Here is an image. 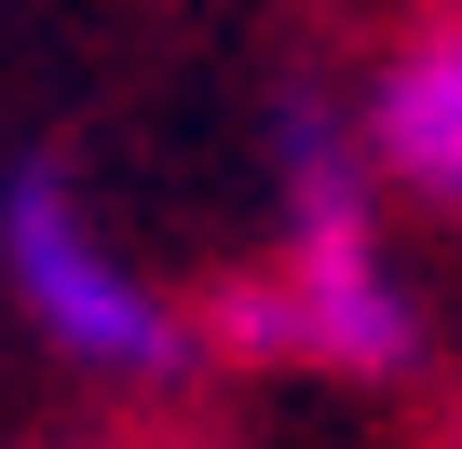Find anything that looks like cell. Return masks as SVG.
<instances>
[{"instance_id": "1", "label": "cell", "mask_w": 462, "mask_h": 449, "mask_svg": "<svg viewBox=\"0 0 462 449\" xmlns=\"http://www.w3.org/2000/svg\"><path fill=\"white\" fill-rule=\"evenodd\" d=\"M273 164H286V259L231 300V354H286V368H340V381H394L421 354V300L381 246L367 204V136L313 96L273 109Z\"/></svg>"}, {"instance_id": "2", "label": "cell", "mask_w": 462, "mask_h": 449, "mask_svg": "<svg viewBox=\"0 0 462 449\" xmlns=\"http://www.w3.org/2000/svg\"><path fill=\"white\" fill-rule=\"evenodd\" d=\"M0 286H14L28 327L69 368H96V381H190V354H204L190 313L96 232V204H82V177L55 150L0 164Z\"/></svg>"}, {"instance_id": "3", "label": "cell", "mask_w": 462, "mask_h": 449, "mask_svg": "<svg viewBox=\"0 0 462 449\" xmlns=\"http://www.w3.org/2000/svg\"><path fill=\"white\" fill-rule=\"evenodd\" d=\"M367 164H381L394 191H435V204L462 218V14L421 28V42L381 69V96H367Z\"/></svg>"}, {"instance_id": "4", "label": "cell", "mask_w": 462, "mask_h": 449, "mask_svg": "<svg viewBox=\"0 0 462 449\" xmlns=\"http://www.w3.org/2000/svg\"><path fill=\"white\" fill-rule=\"evenodd\" d=\"M448 449H462V381H448Z\"/></svg>"}]
</instances>
